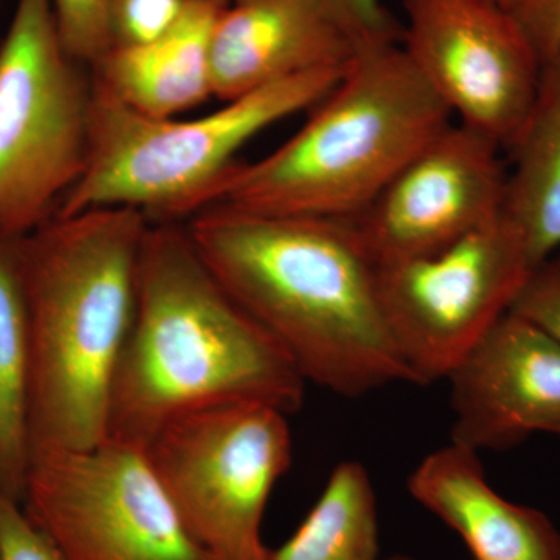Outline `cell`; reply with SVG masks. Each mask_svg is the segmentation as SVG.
Wrapping results in <instances>:
<instances>
[{
    "instance_id": "cell-8",
    "label": "cell",
    "mask_w": 560,
    "mask_h": 560,
    "mask_svg": "<svg viewBox=\"0 0 560 560\" xmlns=\"http://www.w3.org/2000/svg\"><path fill=\"white\" fill-rule=\"evenodd\" d=\"M22 508L62 560H212L131 442L33 448Z\"/></svg>"
},
{
    "instance_id": "cell-2",
    "label": "cell",
    "mask_w": 560,
    "mask_h": 560,
    "mask_svg": "<svg viewBox=\"0 0 560 560\" xmlns=\"http://www.w3.org/2000/svg\"><path fill=\"white\" fill-rule=\"evenodd\" d=\"M305 385L287 350L210 271L186 223H150L109 438L143 447L171 420L219 405L264 404L290 416Z\"/></svg>"
},
{
    "instance_id": "cell-21",
    "label": "cell",
    "mask_w": 560,
    "mask_h": 560,
    "mask_svg": "<svg viewBox=\"0 0 560 560\" xmlns=\"http://www.w3.org/2000/svg\"><path fill=\"white\" fill-rule=\"evenodd\" d=\"M511 313L560 342V249L530 271Z\"/></svg>"
},
{
    "instance_id": "cell-4",
    "label": "cell",
    "mask_w": 560,
    "mask_h": 560,
    "mask_svg": "<svg viewBox=\"0 0 560 560\" xmlns=\"http://www.w3.org/2000/svg\"><path fill=\"white\" fill-rule=\"evenodd\" d=\"M318 105L278 150L232 165L208 206L355 220L453 117L396 40L360 47Z\"/></svg>"
},
{
    "instance_id": "cell-3",
    "label": "cell",
    "mask_w": 560,
    "mask_h": 560,
    "mask_svg": "<svg viewBox=\"0 0 560 560\" xmlns=\"http://www.w3.org/2000/svg\"><path fill=\"white\" fill-rule=\"evenodd\" d=\"M149 226L136 209H91L13 241L31 324L32 451L108 440Z\"/></svg>"
},
{
    "instance_id": "cell-12",
    "label": "cell",
    "mask_w": 560,
    "mask_h": 560,
    "mask_svg": "<svg viewBox=\"0 0 560 560\" xmlns=\"http://www.w3.org/2000/svg\"><path fill=\"white\" fill-rule=\"evenodd\" d=\"M452 441L506 451L560 430V342L508 313L448 375Z\"/></svg>"
},
{
    "instance_id": "cell-25",
    "label": "cell",
    "mask_w": 560,
    "mask_h": 560,
    "mask_svg": "<svg viewBox=\"0 0 560 560\" xmlns=\"http://www.w3.org/2000/svg\"><path fill=\"white\" fill-rule=\"evenodd\" d=\"M495 2L500 3V5L504 7V9L512 11V9H514L515 2H517V0H495Z\"/></svg>"
},
{
    "instance_id": "cell-27",
    "label": "cell",
    "mask_w": 560,
    "mask_h": 560,
    "mask_svg": "<svg viewBox=\"0 0 560 560\" xmlns=\"http://www.w3.org/2000/svg\"><path fill=\"white\" fill-rule=\"evenodd\" d=\"M556 434H558V436H560V430H559V431H558V433H556Z\"/></svg>"
},
{
    "instance_id": "cell-23",
    "label": "cell",
    "mask_w": 560,
    "mask_h": 560,
    "mask_svg": "<svg viewBox=\"0 0 560 560\" xmlns=\"http://www.w3.org/2000/svg\"><path fill=\"white\" fill-rule=\"evenodd\" d=\"M0 560H62L21 501L0 490Z\"/></svg>"
},
{
    "instance_id": "cell-14",
    "label": "cell",
    "mask_w": 560,
    "mask_h": 560,
    "mask_svg": "<svg viewBox=\"0 0 560 560\" xmlns=\"http://www.w3.org/2000/svg\"><path fill=\"white\" fill-rule=\"evenodd\" d=\"M412 499L463 539L475 560H560V530L547 514L503 499L478 452L451 444L430 453L408 480Z\"/></svg>"
},
{
    "instance_id": "cell-13",
    "label": "cell",
    "mask_w": 560,
    "mask_h": 560,
    "mask_svg": "<svg viewBox=\"0 0 560 560\" xmlns=\"http://www.w3.org/2000/svg\"><path fill=\"white\" fill-rule=\"evenodd\" d=\"M355 54L315 0H231L212 36V94L235 101L302 73L346 68Z\"/></svg>"
},
{
    "instance_id": "cell-7",
    "label": "cell",
    "mask_w": 560,
    "mask_h": 560,
    "mask_svg": "<svg viewBox=\"0 0 560 560\" xmlns=\"http://www.w3.org/2000/svg\"><path fill=\"white\" fill-rule=\"evenodd\" d=\"M287 418L270 405H219L171 420L143 445L180 522L212 560H268L261 526L291 463Z\"/></svg>"
},
{
    "instance_id": "cell-16",
    "label": "cell",
    "mask_w": 560,
    "mask_h": 560,
    "mask_svg": "<svg viewBox=\"0 0 560 560\" xmlns=\"http://www.w3.org/2000/svg\"><path fill=\"white\" fill-rule=\"evenodd\" d=\"M503 213L518 228L534 265L560 249V47L541 62L539 88L511 143Z\"/></svg>"
},
{
    "instance_id": "cell-9",
    "label": "cell",
    "mask_w": 560,
    "mask_h": 560,
    "mask_svg": "<svg viewBox=\"0 0 560 560\" xmlns=\"http://www.w3.org/2000/svg\"><path fill=\"white\" fill-rule=\"evenodd\" d=\"M534 268L504 213L429 256L377 267L383 313L416 385L447 378L511 312Z\"/></svg>"
},
{
    "instance_id": "cell-19",
    "label": "cell",
    "mask_w": 560,
    "mask_h": 560,
    "mask_svg": "<svg viewBox=\"0 0 560 560\" xmlns=\"http://www.w3.org/2000/svg\"><path fill=\"white\" fill-rule=\"evenodd\" d=\"M110 2L113 0H51L62 46L70 57L91 69L116 47Z\"/></svg>"
},
{
    "instance_id": "cell-10",
    "label": "cell",
    "mask_w": 560,
    "mask_h": 560,
    "mask_svg": "<svg viewBox=\"0 0 560 560\" xmlns=\"http://www.w3.org/2000/svg\"><path fill=\"white\" fill-rule=\"evenodd\" d=\"M400 46L459 124L510 149L528 116L539 54L495 0H400Z\"/></svg>"
},
{
    "instance_id": "cell-11",
    "label": "cell",
    "mask_w": 560,
    "mask_h": 560,
    "mask_svg": "<svg viewBox=\"0 0 560 560\" xmlns=\"http://www.w3.org/2000/svg\"><path fill=\"white\" fill-rule=\"evenodd\" d=\"M503 147L466 125H448L350 220L377 267L436 253L503 213Z\"/></svg>"
},
{
    "instance_id": "cell-22",
    "label": "cell",
    "mask_w": 560,
    "mask_h": 560,
    "mask_svg": "<svg viewBox=\"0 0 560 560\" xmlns=\"http://www.w3.org/2000/svg\"><path fill=\"white\" fill-rule=\"evenodd\" d=\"M327 14L345 28L357 44V50L378 40H401V25L383 9L378 0H315Z\"/></svg>"
},
{
    "instance_id": "cell-17",
    "label": "cell",
    "mask_w": 560,
    "mask_h": 560,
    "mask_svg": "<svg viewBox=\"0 0 560 560\" xmlns=\"http://www.w3.org/2000/svg\"><path fill=\"white\" fill-rule=\"evenodd\" d=\"M31 324L13 241L0 238V490L24 497L31 466Z\"/></svg>"
},
{
    "instance_id": "cell-20",
    "label": "cell",
    "mask_w": 560,
    "mask_h": 560,
    "mask_svg": "<svg viewBox=\"0 0 560 560\" xmlns=\"http://www.w3.org/2000/svg\"><path fill=\"white\" fill-rule=\"evenodd\" d=\"M184 0H113L110 24L116 47L145 46L178 21Z\"/></svg>"
},
{
    "instance_id": "cell-6",
    "label": "cell",
    "mask_w": 560,
    "mask_h": 560,
    "mask_svg": "<svg viewBox=\"0 0 560 560\" xmlns=\"http://www.w3.org/2000/svg\"><path fill=\"white\" fill-rule=\"evenodd\" d=\"M95 80L62 46L51 0H18L0 44V238L54 219L86 171Z\"/></svg>"
},
{
    "instance_id": "cell-26",
    "label": "cell",
    "mask_w": 560,
    "mask_h": 560,
    "mask_svg": "<svg viewBox=\"0 0 560 560\" xmlns=\"http://www.w3.org/2000/svg\"><path fill=\"white\" fill-rule=\"evenodd\" d=\"M386 560H416V559L410 558V556L396 555V556H393V558H389Z\"/></svg>"
},
{
    "instance_id": "cell-5",
    "label": "cell",
    "mask_w": 560,
    "mask_h": 560,
    "mask_svg": "<svg viewBox=\"0 0 560 560\" xmlns=\"http://www.w3.org/2000/svg\"><path fill=\"white\" fill-rule=\"evenodd\" d=\"M346 68L278 81L194 120L145 116L94 79L86 171L62 198L55 217L128 208L142 212L150 223H184L209 205L250 139L318 105L337 86Z\"/></svg>"
},
{
    "instance_id": "cell-24",
    "label": "cell",
    "mask_w": 560,
    "mask_h": 560,
    "mask_svg": "<svg viewBox=\"0 0 560 560\" xmlns=\"http://www.w3.org/2000/svg\"><path fill=\"white\" fill-rule=\"evenodd\" d=\"M515 20L528 36L541 62L560 47V0H517Z\"/></svg>"
},
{
    "instance_id": "cell-15",
    "label": "cell",
    "mask_w": 560,
    "mask_h": 560,
    "mask_svg": "<svg viewBox=\"0 0 560 560\" xmlns=\"http://www.w3.org/2000/svg\"><path fill=\"white\" fill-rule=\"evenodd\" d=\"M231 0H184L178 21L145 46L114 47L92 68L94 79L130 108L171 119L213 97L210 49Z\"/></svg>"
},
{
    "instance_id": "cell-18",
    "label": "cell",
    "mask_w": 560,
    "mask_h": 560,
    "mask_svg": "<svg viewBox=\"0 0 560 560\" xmlns=\"http://www.w3.org/2000/svg\"><path fill=\"white\" fill-rule=\"evenodd\" d=\"M377 497L370 471L342 460L307 517L268 560H377Z\"/></svg>"
},
{
    "instance_id": "cell-1",
    "label": "cell",
    "mask_w": 560,
    "mask_h": 560,
    "mask_svg": "<svg viewBox=\"0 0 560 560\" xmlns=\"http://www.w3.org/2000/svg\"><path fill=\"white\" fill-rule=\"evenodd\" d=\"M184 223L210 271L305 382L342 397L416 385L383 313L377 265L352 221L212 205Z\"/></svg>"
}]
</instances>
